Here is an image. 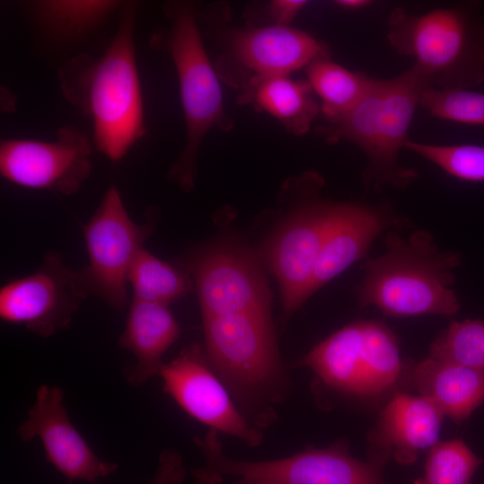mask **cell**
Listing matches in <instances>:
<instances>
[{
    "instance_id": "6da1fadb",
    "label": "cell",
    "mask_w": 484,
    "mask_h": 484,
    "mask_svg": "<svg viewBox=\"0 0 484 484\" xmlns=\"http://www.w3.org/2000/svg\"><path fill=\"white\" fill-rule=\"evenodd\" d=\"M139 5L122 3L117 31L101 55L77 53L57 70L63 96L91 118L97 149L115 162L146 134L134 44Z\"/></svg>"
},
{
    "instance_id": "7a4b0ae2",
    "label": "cell",
    "mask_w": 484,
    "mask_h": 484,
    "mask_svg": "<svg viewBox=\"0 0 484 484\" xmlns=\"http://www.w3.org/2000/svg\"><path fill=\"white\" fill-rule=\"evenodd\" d=\"M385 250L362 264L363 278L355 288L362 307L373 306L394 317L451 315L460 302L451 288L462 255L440 251L431 233L419 229L404 238L394 229L385 239Z\"/></svg>"
},
{
    "instance_id": "3957f363",
    "label": "cell",
    "mask_w": 484,
    "mask_h": 484,
    "mask_svg": "<svg viewBox=\"0 0 484 484\" xmlns=\"http://www.w3.org/2000/svg\"><path fill=\"white\" fill-rule=\"evenodd\" d=\"M386 39L429 87L473 89L484 82V15L480 1H462L411 13L391 11Z\"/></svg>"
},
{
    "instance_id": "277c9868",
    "label": "cell",
    "mask_w": 484,
    "mask_h": 484,
    "mask_svg": "<svg viewBox=\"0 0 484 484\" xmlns=\"http://www.w3.org/2000/svg\"><path fill=\"white\" fill-rule=\"evenodd\" d=\"M428 86L411 68L387 79L374 77L364 95L334 123L317 128L328 143L346 141L365 155L363 184L372 190L405 189L419 174L400 163L416 109Z\"/></svg>"
},
{
    "instance_id": "5b68a950",
    "label": "cell",
    "mask_w": 484,
    "mask_h": 484,
    "mask_svg": "<svg viewBox=\"0 0 484 484\" xmlns=\"http://www.w3.org/2000/svg\"><path fill=\"white\" fill-rule=\"evenodd\" d=\"M164 13L168 24L152 33L150 46L168 53L177 71L186 136L169 177L182 190L189 191L194 184L196 158L205 134L214 127L229 131L233 122L226 114L220 76L203 41L196 4L169 2L164 5Z\"/></svg>"
},
{
    "instance_id": "8992f818",
    "label": "cell",
    "mask_w": 484,
    "mask_h": 484,
    "mask_svg": "<svg viewBox=\"0 0 484 484\" xmlns=\"http://www.w3.org/2000/svg\"><path fill=\"white\" fill-rule=\"evenodd\" d=\"M205 357L229 393L257 425L270 419L281 396L284 371L270 312L203 318Z\"/></svg>"
},
{
    "instance_id": "52a82bcc",
    "label": "cell",
    "mask_w": 484,
    "mask_h": 484,
    "mask_svg": "<svg viewBox=\"0 0 484 484\" xmlns=\"http://www.w3.org/2000/svg\"><path fill=\"white\" fill-rule=\"evenodd\" d=\"M194 443L205 464L192 471L194 484H220L223 476H237L256 484H389L381 475L384 466L361 462L342 443L324 449L309 448L292 456L263 462H246L227 457L218 431L211 429Z\"/></svg>"
},
{
    "instance_id": "ba28073f",
    "label": "cell",
    "mask_w": 484,
    "mask_h": 484,
    "mask_svg": "<svg viewBox=\"0 0 484 484\" xmlns=\"http://www.w3.org/2000/svg\"><path fill=\"white\" fill-rule=\"evenodd\" d=\"M297 366L310 368L334 390L360 396L380 393L400 375L394 334L376 321L351 323L318 343Z\"/></svg>"
},
{
    "instance_id": "9c48e42d",
    "label": "cell",
    "mask_w": 484,
    "mask_h": 484,
    "mask_svg": "<svg viewBox=\"0 0 484 484\" xmlns=\"http://www.w3.org/2000/svg\"><path fill=\"white\" fill-rule=\"evenodd\" d=\"M152 230L151 220L143 224L132 220L119 190L111 185L83 227L89 264L79 272L88 295L99 297L116 310H124L130 267Z\"/></svg>"
},
{
    "instance_id": "30bf717a",
    "label": "cell",
    "mask_w": 484,
    "mask_h": 484,
    "mask_svg": "<svg viewBox=\"0 0 484 484\" xmlns=\"http://www.w3.org/2000/svg\"><path fill=\"white\" fill-rule=\"evenodd\" d=\"M322 177L306 176V199L266 244L264 260L276 277L287 316L307 298L321 250L332 202L323 199Z\"/></svg>"
},
{
    "instance_id": "8fae6325",
    "label": "cell",
    "mask_w": 484,
    "mask_h": 484,
    "mask_svg": "<svg viewBox=\"0 0 484 484\" xmlns=\"http://www.w3.org/2000/svg\"><path fill=\"white\" fill-rule=\"evenodd\" d=\"M87 296L79 271L68 267L60 254L49 252L36 272L1 288L0 316L49 337L70 326Z\"/></svg>"
},
{
    "instance_id": "7c38bea8",
    "label": "cell",
    "mask_w": 484,
    "mask_h": 484,
    "mask_svg": "<svg viewBox=\"0 0 484 484\" xmlns=\"http://www.w3.org/2000/svg\"><path fill=\"white\" fill-rule=\"evenodd\" d=\"M216 71L241 89L254 80L289 75L329 56L328 46L290 26L266 25L229 30Z\"/></svg>"
},
{
    "instance_id": "4fadbf2b",
    "label": "cell",
    "mask_w": 484,
    "mask_h": 484,
    "mask_svg": "<svg viewBox=\"0 0 484 484\" xmlns=\"http://www.w3.org/2000/svg\"><path fill=\"white\" fill-rule=\"evenodd\" d=\"M91 143L73 125H64L52 141L4 139L0 143V173L27 188L71 195L89 177Z\"/></svg>"
},
{
    "instance_id": "5bb4252c",
    "label": "cell",
    "mask_w": 484,
    "mask_h": 484,
    "mask_svg": "<svg viewBox=\"0 0 484 484\" xmlns=\"http://www.w3.org/2000/svg\"><path fill=\"white\" fill-rule=\"evenodd\" d=\"M159 376L164 392L192 418L249 446L262 442V432L236 407L200 346L191 345L164 363Z\"/></svg>"
},
{
    "instance_id": "9a60e30c",
    "label": "cell",
    "mask_w": 484,
    "mask_h": 484,
    "mask_svg": "<svg viewBox=\"0 0 484 484\" xmlns=\"http://www.w3.org/2000/svg\"><path fill=\"white\" fill-rule=\"evenodd\" d=\"M203 318L270 312L271 294L255 257L239 248H212L198 253L189 264Z\"/></svg>"
},
{
    "instance_id": "2e32d148",
    "label": "cell",
    "mask_w": 484,
    "mask_h": 484,
    "mask_svg": "<svg viewBox=\"0 0 484 484\" xmlns=\"http://www.w3.org/2000/svg\"><path fill=\"white\" fill-rule=\"evenodd\" d=\"M17 432L24 442L38 437L47 461L70 482L74 480L93 482L117 469V463L99 458L74 428L58 386L44 385L38 388L36 401Z\"/></svg>"
},
{
    "instance_id": "e0dca14e",
    "label": "cell",
    "mask_w": 484,
    "mask_h": 484,
    "mask_svg": "<svg viewBox=\"0 0 484 484\" xmlns=\"http://www.w3.org/2000/svg\"><path fill=\"white\" fill-rule=\"evenodd\" d=\"M407 220L386 203H331L321 250L307 297L366 256L369 247L385 230L400 229Z\"/></svg>"
},
{
    "instance_id": "ac0fdd59",
    "label": "cell",
    "mask_w": 484,
    "mask_h": 484,
    "mask_svg": "<svg viewBox=\"0 0 484 484\" xmlns=\"http://www.w3.org/2000/svg\"><path fill=\"white\" fill-rule=\"evenodd\" d=\"M444 417L423 396L397 394L382 411L369 436V459L385 465L393 454L399 462H412L419 451L437 443Z\"/></svg>"
},
{
    "instance_id": "d6986e66",
    "label": "cell",
    "mask_w": 484,
    "mask_h": 484,
    "mask_svg": "<svg viewBox=\"0 0 484 484\" xmlns=\"http://www.w3.org/2000/svg\"><path fill=\"white\" fill-rule=\"evenodd\" d=\"M121 4L114 0H34L25 2L23 10L40 44L69 53L99 32Z\"/></svg>"
},
{
    "instance_id": "ffe728a7",
    "label": "cell",
    "mask_w": 484,
    "mask_h": 484,
    "mask_svg": "<svg viewBox=\"0 0 484 484\" xmlns=\"http://www.w3.org/2000/svg\"><path fill=\"white\" fill-rule=\"evenodd\" d=\"M180 328L168 305L133 299L118 344L136 359L126 373L128 382L141 386L159 376L162 358L178 338Z\"/></svg>"
},
{
    "instance_id": "44dd1931",
    "label": "cell",
    "mask_w": 484,
    "mask_h": 484,
    "mask_svg": "<svg viewBox=\"0 0 484 484\" xmlns=\"http://www.w3.org/2000/svg\"><path fill=\"white\" fill-rule=\"evenodd\" d=\"M413 384L421 396L456 422L484 402V370L428 357L418 364Z\"/></svg>"
},
{
    "instance_id": "7402d4cb",
    "label": "cell",
    "mask_w": 484,
    "mask_h": 484,
    "mask_svg": "<svg viewBox=\"0 0 484 484\" xmlns=\"http://www.w3.org/2000/svg\"><path fill=\"white\" fill-rule=\"evenodd\" d=\"M315 95L307 80L282 75L251 81L242 88L239 99L276 118L290 134L301 135L320 113Z\"/></svg>"
},
{
    "instance_id": "603a6c76",
    "label": "cell",
    "mask_w": 484,
    "mask_h": 484,
    "mask_svg": "<svg viewBox=\"0 0 484 484\" xmlns=\"http://www.w3.org/2000/svg\"><path fill=\"white\" fill-rule=\"evenodd\" d=\"M307 82L320 99V113L327 124L347 114L368 91L374 76L339 65L331 55L320 57L307 68Z\"/></svg>"
},
{
    "instance_id": "cb8c5ba5",
    "label": "cell",
    "mask_w": 484,
    "mask_h": 484,
    "mask_svg": "<svg viewBox=\"0 0 484 484\" xmlns=\"http://www.w3.org/2000/svg\"><path fill=\"white\" fill-rule=\"evenodd\" d=\"M134 298L168 305L191 290L189 278L177 267L159 259L143 247L128 272Z\"/></svg>"
},
{
    "instance_id": "d4e9b609",
    "label": "cell",
    "mask_w": 484,
    "mask_h": 484,
    "mask_svg": "<svg viewBox=\"0 0 484 484\" xmlns=\"http://www.w3.org/2000/svg\"><path fill=\"white\" fill-rule=\"evenodd\" d=\"M429 356L484 370V322H452L431 343Z\"/></svg>"
},
{
    "instance_id": "484cf974",
    "label": "cell",
    "mask_w": 484,
    "mask_h": 484,
    "mask_svg": "<svg viewBox=\"0 0 484 484\" xmlns=\"http://www.w3.org/2000/svg\"><path fill=\"white\" fill-rule=\"evenodd\" d=\"M404 149L424 158L454 177L470 182L484 181V146L441 145L410 138Z\"/></svg>"
},
{
    "instance_id": "4316f807",
    "label": "cell",
    "mask_w": 484,
    "mask_h": 484,
    "mask_svg": "<svg viewBox=\"0 0 484 484\" xmlns=\"http://www.w3.org/2000/svg\"><path fill=\"white\" fill-rule=\"evenodd\" d=\"M480 462L461 440L437 442L429 450L424 476L413 484H472Z\"/></svg>"
},
{
    "instance_id": "83f0119b",
    "label": "cell",
    "mask_w": 484,
    "mask_h": 484,
    "mask_svg": "<svg viewBox=\"0 0 484 484\" xmlns=\"http://www.w3.org/2000/svg\"><path fill=\"white\" fill-rule=\"evenodd\" d=\"M419 107L442 120L484 125V92L473 89L427 87L421 95Z\"/></svg>"
},
{
    "instance_id": "f1b7e54d",
    "label": "cell",
    "mask_w": 484,
    "mask_h": 484,
    "mask_svg": "<svg viewBox=\"0 0 484 484\" xmlns=\"http://www.w3.org/2000/svg\"><path fill=\"white\" fill-rule=\"evenodd\" d=\"M185 477L181 455L175 450H165L160 455L156 474L149 484H180ZM90 484L99 483L93 481Z\"/></svg>"
},
{
    "instance_id": "f546056e",
    "label": "cell",
    "mask_w": 484,
    "mask_h": 484,
    "mask_svg": "<svg viewBox=\"0 0 484 484\" xmlns=\"http://www.w3.org/2000/svg\"><path fill=\"white\" fill-rule=\"evenodd\" d=\"M304 0H274L267 5V13L272 25L289 26L307 5Z\"/></svg>"
},
{
    "instance_id": "4dcf8cb0",
    "label": "cell",
    "mask_w": 484,
    "mask_h": 484,
    "mask_svg": "<svg viewBox=\"0 0 484 484\" xmlns=\"http://www.w3.org/2000/svg\"><path fill=\"white\" fill-rule=\"evenodd\" d=\"M334 4L341 9L357 11L369 6L372 2L369 0H336Z\"/></svg>"
},
{
    "instance_id": "1f68e13d",
    "label": "cell",
    "mask_w": 484,
    "mask_h": 484,
    "mask_svg": "<svg viewBox=\"0 0 484 484\" xmlns=\"http://www.w3.org/2000/svg\"><path fill=\"white\" fill-rule=\"evenodd\" d=\"M235 484H255V483L246 479H240Z\"/></svg>"
},
{
    "instance_id": "d6a6232c",
    "label": "cell",
    "mask_w": 484,
    "mask_h": 484,
    "mask_svg": "<svg viewBox=\"0 0 484 484\" xmlns=\"http://www.w3.org/2000/svg\"><path fill=\"white\" fill-rule=\"evenodd\" d=\"M256 484V483H255Z\"/></svg>"
}]
</instances>
